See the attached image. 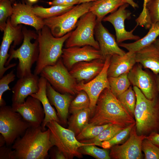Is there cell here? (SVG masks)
Instances as JSON below:
<instances>
[{
    "instance_id": "6da1fadb",
    "label": "cell",
    "mask_w": 159,
    "mask_h": 159,
    "mask_svg": "<svg viewBox=\"0 0 159 159\" xmlns=\"http://www.w3.org/2000/svg\"><path fill=\"white\" fill-rule=\"evenodd\" d=\"M135 123L134 118L120 104L110 89L100 95L89 123L96 125L111 124L125 128Z\"/></svg>"
},
{
    "instance_id": "7a4b0ae2",
    "label": "cell",
    "mask_w": 159,
    "mask_h": 159,
    "mask_svg": "<svg viewBox=\"0 0 159 159\" xmlns=\"http://www.w3.org/2000/svg\"><path fill=\"white\" fill-rule=\"evenodd\" d=\"M48 128L42 130L41 126L30 127L14 141L11 148L15 159H45L48 158L50 149L54 146L50 140Z\"/></svg>"
},
{
    "instance_id": "3957f363",
    "label": "cell",
    "mask_w": 159,
    "mask_h": 159,
    "mask_svg": "<svg viewBox=\"0 0 159 159\" xmlns=\"http://www.w3.org/2000/svg\"><path fill=\"white\" fill-rule=\"evenodd\" d=\"M136 102L134 113L135 126L139 135L159 133V101L156 97L147 99L140 90L133 86Z\"/></svg>"
},
{
    "instance_id": "277c9868",
    "label": "cell",
    "mask_w": 159,
    "mask_h": 159,
    "mask_svg": "<svg viewBox=\"0 0 159 159\" xmlns=\"http://www.w3.org/2000/svg\"><path fill=\"white\" fill-rule=\"evenodd\" d=\"M22 32L24 38L22 44L16 49L12 45L11 46L9 51V57L5 64L6 67L13 59H18L16 76L19 78L32 73V67L37 61L39 54L37 34L25 26L22 27Z\"/></svg>"
},
{
    "instance_id": "5b68a950",
    "label": "cell",
    "mask_w": 159,
    "mask_h": 159,
    "mask_svg": "<svg viewBox=\"0 0 159 159\" xmlns=\"http://www.w3.org/2000/svg\"><path fill=\"white\" fill-rule=\"evenodd\" d=\"M71 32L62 37H56L45 25L38 31L39 54L34 74L40 75L45 67L55 64L61 57L64 44L70 36Z\"/></svg>"
},
{
    "instance_id": "8992f818",
    "label": "cell",
    "mask_w": 159,
    "mask_h": 159,
    "mask_svg": "<svg viewBox=\"0 0 159 159\" xmlns=\"http://www.w3.org/2000/svg\"><path fill=\"white\" fill-rule=\"evenodd\" d=\"M46 127L50 130L51 143L63 153L66 159H72L74 157L82 158V154L78 149L87 144L78 140L72 131L64 127L54 120L48 122Z\"/></svg>"
},
{
    "instance_id": "52a82bcc",
    "label": "cell",
    "mask_w": 159,
    "mask_h": 159,
    "mask_svg": "<svg viewBox=\"0 0 159 159\" xmlns=\"http://www.w3.org/2000/svg\"><path fill=\"white\" fill-rule=\"evenodd\" d=\"M92 2L77 4L60 15L44 19V25L49 28L54 37H62L76 27L80 17L89 11Z\"/></svg>"
},
{
    "instance_id": "ba28073f",
    "label": "cell",
    "mask_w": 159,
    "mask_h": 159,
    "mask_svg": "<svg viewBox=\"0 0 159 159\" xmlns=\"http://www.w3.org/2000/svg\"><path fill=\"white\" fill-rule=\"evenodd\" d=\"M30 126L12 107L5 105L0 107V133L7 146L12 145Z\"/></svg>"
},
{
    "instance_id": "9c48e42d",
    "label": "cell",
    "mask_w": 159,
    "mask_h": 159,
    "mask_svg": "<svg viewBox=\"0 0 159 159\" xmlns=\"http://www.w3.org/2000/svg\"><path fill=\"white\" fill-rule=\"evenodd\" d=\"M96 22V16L90 11L82 16L77 23L75 29L72 31L65 41V48L90 45L100 50L99 43L94 37Z\"/></svg>"
},
{
    "instance_id": "30bf717a",
    "label": "cell",
    "mask_w": 159,
    "mask_h": 159,
    "mask_svg": "<svg viewBox=\"0 0 159 159\" xmlns=\"http://www.w3.org/2000/svg\"><path fill=\"white\" fill-rule=\"evenodd\" d=\"M40 75L59 93L74 95L77 92L76 89L77 83L64 64L61 57L54 65L45 67Z\"/></svg>"
},
{
    "instance_id": "8fae6325",
    "label": "cell",
    "mask_w": 159,
    "mask_h": 159,
    "mask_svg": "<svg viewBox=\"0 0 159 159\" xmlns=\"http://www.w3.org/2000/svg\"><path fill=\"white\" fill-rule=\"evenodd\" d=\"M22 25L19 24L16 26H12L10 21V17L7 21L6 25L3 31V36L0 47V78H1L9 69L16 65V63L9 64L6 67L5 64L9 57L8 54L11 45L14 48L21 43L24 37L22 32Z\"/></svg>"
},
{
    "instance_id": "7c38bea8",
    "label": "cell",
    "mask_w": 159,
    "mask_h": 159,
    "mask_svg": "<svg viewBox=\"0 0 159 159\" xmlns=\"http://www.w3.org/2000/svg\"><path fill=\"white\" fill-rule=\"evenodd\" d=\"M111 56L108 55L106 57L104 67L97 76L87 83L80 82L77 83L76 87L77 92L83 90L88 95L90 100L89 108L92 116L94 113L97 101L100 95L105 89L107 88L110 89L107 70Z\"/></svg>"
},
{
    "instance_id": "4fadbf2b",
    "label": "cell",
    "mask_w": 159,
    "mask_h": 159,
    "mask_svg": "<svg viewBox=\"0 0 159 159\" xmlns=\"http://www.w3.org/2000/svg\"><path fill=\"white\" fill-rule=\"evenodd\" d=\"M146 136L139 135L135 125L131 130L129 136L121 145H117L110 148V156L113 159H142V144Z\"/></svg>"
},
{
    "instance_id": "5bb4252c",
    "label": "cell",
    "mask_w": 159,
    "mask_h": 159,
    "mask_svg": "<svg viewBox=\"0 0 159 159\" xmlns=\"http://www.w3.org/2000/svg\"><path fill=\"white\" fill-rule=\"evenodd\" d=\"M12 6L13 13L10 17L12 26L24 24L33 27L38 31L45 25L43 19L33 12L32 4L23 1L15 3Z\"/></svg>"
},
{
    "instance_id": "9a60e30c",
    "label": "cell",
    "mask_w": 159,
    "mask_h": 159,
    "mask_svg": "<svg viewBox=\"0 0 159 159\" xmlns=\"http://www.w3.org/2000/svg\"><path fill=\"white\" fill-rule=\"evenodd\" d=\"M129 4L125 3L121 6L116 11L105 16L102 21L110 23L113 26L115 31L116 41L118 44L128 40L137 41L140 39L138 36L134 35L133 32L135 28L130 31L126 30L125 21L129 19L131 13L126 9Z\"/></svg>"
},
{
    "instance_id": "2e32d148",
    "label": "cell",
    "mask_w": 159,
    "mask_h": 159,
    "mask_svg": "<svg viewBox=\"0 0 159 159\" xmlns=\"http://www.w3.org/2000/svg\"><path fill=\"white\" fill-rule=\"evenodd\" d=\"M62 62L69 71L75 63L96 59H104L100 50L90 45L63 48L61 56Z\"/></svg>"
},
{
    "instance_id": "e0dca14e",
    "label": "cell",
    "mask_w": 159,
    "mask_h": 159,
    "mask_svg": "<svg viewBox=\"0 0 159 159\" xmlns=\"http://www.w3.org/2000/svg\"><path fill=\"white\" fill-rule=\"evenodd\" d=\"M13 109L18 112L31 127L41 126L45 117L44 109L40 101L29 96L23 103L12 105Z\"/></svg>"
},
{
    "instance_id": "ac0fdd59",
    "label": "cell",
    "mask_w": 159,
    "mask_h": 159,
    "mask_svg": "<svg viewBox=\"0 0 159 159\" xmlns=\"http://www.w3.org/2000/svg\"><path fill=\"white\" fill-rule=\"evenodd\" d=\"M105 59H96L74 64L69 71L77 83H87L93 79L102 70Z\"/></svg>"
},
{
    "instance_id": "d6986e66",
    "label": "cell",
    "mask_w": 159,
    "mask_h": 159,
    "mask_svg": "<svg viewBox=\"0 0 159 159\" xmlns=\"http://www.w3.org/2000/svg\"><path fill=\"white\" fill-rule=\"evenodd\" d=\"M94 35L104 59L108 55H123L126 53L119 47L114 36L104 26L101 21H97Z\"/></svg>"
},
{
    "instance_id": "ffe728a7",
    "label": "cell",
    "mask_w": 159,
    "mask_h": 159,
    "mask_svg": "<svg viewBox=\"0 0 159 159\" xmlns=\"http://www.w3.org/2000/svg\"><path fill=\"white\" fill-rule=\"evenodd\" d=\"M38 75L34 73L19 78L12 89V105L22 104L25 99L39 90Z\"/></svg>"
},
{
    "instance_id": "44dd1931",
    "label": "cell",
    "mask_w": 159,
    "mask_h": 159,
    "mask_svg": "<svg viewBox=\"0 0 159 159\" xmlns=\"http://www.w3.org/2000/svg\"><path fill=\"white\" fill-rule=\"evenodd\" d=\"M128 77L131 84L139 89L147 99L152 100L156 97L153 79L141 66L135 64L128 73Z\"/></svg>"
},
{
    "instance_id": "7402d4cb",
    "label": "cell",
    "mask_w": 159,
    "mask_h": 159,
    "mask_svg": "<svg viewBox=\"0 0 159 159\" xmlns=\"http://www.w3.org/2000/svg\"><path fill=\"white\" fill-rule=\"evenodd\" d=\"M46 94L50 104L56 109L61 123L66 125L67 122L70 105L73 98L72 95L68 93H59L55 90L47 82Z\"/></svg>"
},
{
    "instance_id": "603a6c76",
    "label": "cell",
    "mask_w": 159,
    "mask_h": 159,
    "mask_svg": "<svg viewBox=\"0 0 159 159\" xmlns=\"http://www.w3.org/2000/svg\"><path fill=\"white\" fill-rule=\"evenodd\" d=\"M136 63L135 52L128 51L123 55H111L107 70L108 77H116L128 73Z\"/></svg>"
},
{
    "instance_id": "cb8c5ba5",
    "label": "cell",
    "mask_w": 159,
    "mask_h": 159,
    "mask_svg": "<svg viewBox=\"0 0 159 159\" xmlns=\"http://www.w3.org/2000/svg\"><path fill=\"white\" fill-rule=\"evenodd\" d=\"M47 81L44 77L40 76L39 79V90L31 96L39 100L41 102L45 112V117L41 125L42 131L47 129L46 124L51 120H54L61 124L57 114L49 102L46 94Z\"/></svg>"
},
{
    "instance_id": "d4e9b609",
    "label": "cell",
    "mask_w": 159,
    "mask_h": 159,
    "mask_svg": "<svg viewBox=\"0 0 159 159\" xmlns=\"http://www.w3.org/2000/svg\"><path fill=\"white\" fill-rule=\"evenodd\" d=\"M136 62L159 75V50L153 43L135 52Z\"/></svg>"
},
{
    "instance_id": "484cf974",
    "label": "cell",
    "mask_w": 159,
    "mask_h": 159,
    "mask_svg": "<svg viewBox=\"0 0 159 159\" xmlns=\"http://www.w3.org/2000/svg\"><path fill=\"white\" fill-rule=\"evenodd\" d=\"M125 3L123 0H96L92 1L89 11L95 15L97 21H102L106 15Z\"/></svg>"
},
{
    "instance_id": "4316f807",
    "label": "cell",
    "mask_w": 159,
    "mask_h": 159,
    "mask_svg": "<svg viewBox=\"0 0 159 159\" xmlns=\"http://www.w3.org/2000/svg\"><path fill=\"white\" fill-rule=\"evenodd\" d=\"M159 36V23L157 22L152 24L147 34L142 38L132 43H121L119 45L128 51L136 52L153 43Z\"/></svg>"
},
{
    "instance_id": "83f0119b",
    "label": "cell",
    "mask_w": 159,
    "mask_h": 159,
    "mask_svg": "<svg viewBox=\"0 0 159 159\" xmlns=\"http://www.w3.org/2000/svg\"><path fill=\"white\" fill-rule=\"evenodd\" d=\"M91 115V112L89 108L72 114L67 122L68 128L72 131L76 136L89 123Z\"/></svg>"
},
{
    "instance_id": "f1b7e54d",
    "label": "cell",
    "mask_w": 159,
    "mask_h": 159,
    "mask_svg": "<svg viewBox=\"0 0 159 159\" xmlns=\"http://www.w3.org/2000/svg\"><path fill=\"white\" fill-rule=\"evenodd\" d=\"M74 6L54 5L45 8L37 6L33 7L32 10L37 16L44 19L60 15L70 10Z\"/></svg>"
},
{
    "instance_id": "f546056e",
    "label": "cell",
    "mask_w": 159,
    "mask_h": 159,
    "mask_svg": "<svg viewBox=\"0 0 159 159\" xmlns=\"http://www.w3.org/2000/svg\"><path fill=\"white\" fill-rule=\"evenodd\" d=\"M128 73L122 74L116 77H109L110 89L117 98L130 87L131 83L128 77Z\"/></svg>"
},
{
    "instance_id": "4dcf8cb0",
    "label": "cell",
    "mask_w": 159,
    "mask_h": 159,
    "mask_svg": "<svg viewBox=\"0 0 159 159\" xmlns=\"http://www.w3.org/2000/svg\"><path fill=\"white\" fill-rule=\"evenodd\" d=\"M124 128L119 125L112 124L92 139L80 141L86 144H92L100 146L102 142L109 140Z\"/></svg>"
},
{
    "instance_id": "1f68e13d",
    "label": "cell",
    "mask_w": 159,
    "mask_h": 159,
    "mask_svg": "<svg viewBox=\"0 0 159 159\" xmlns=\"http://www.w3.org/2000/svg\"><path fill=\"white\" fill-rule=\"evenodd\" d=\"M117 98L122 107L134 117L136 97L133 88L130 86L127 90L118 96Z\"/></svg>"
},
{
    "instance_id": "d6a6232c",
    "label": "cell",
    "mask_w": 159,
    "mask_h": 159,
    "mask_svg": "<svg viewBox=\"0 0 159 159\" xmlns=\"http://www.w3.org/2000/svg\"><path fill=\"white\" fill-rule=\"evenodd\" d=\"M135 125V123L124 128L110 139L102 142L99 146L109 149L114 145L123 143L128 138L131 130Z\"/></svg>"
},
{
    "instance_id": "836d02e7",
    "label": "cell",
    "mask_w": 159,
    "mask_h": 159,
    "mask_svg": "<svg viewBox=\"0 0 159 159\" xmlns=\"http://www.w3.org/2000/svg\"><path fill=\"white\" fill-rule=\"evenodd\" d=\"M77 93L76 97L71 101L69 107V112L72 114L89 108L90 106V100L87 93L82 90L78 91Z\"/></svg>"
},
{
    "instance_id": "e575fe53",
    "label": "cell",
    "mask_w": 159,
    "mask_h": 159,
    "mask_svg": "<svg viewBox=\"0 0 159 159\" xmlns=\"http://www.w3.org/2000/svg\"><path fill=\"white\" fill-rule=\"evenodd\" d=\"M112 124L96 125L90 123L77 136L76 138L79 141L87 140L95 138L105 129Z\"/></svg>"
},
{
    "instance_id": "d590c367",
    "label": "cell",
    "mask_w": 159,
    "mask_h": 159,
    "mask_svg": "<svg viewBox=\"0 0 159 159\" xmlns=\"http://www.w3.org/2000/svg\"><path fill=\"white\" fill-rule=\"evenodd\" d=\"M78 151L82 154L90 155L97 159H111L108 149L100 148L92 144L81 146Z\"/></svg>"
},
{
    "instance_id": "8d00e7d4",
    "label": "cell",
    "mask_w": 159,
    "mask_h": 159,
    "mask_svg": "<svg viewBox=\"0 0 159 159\" xmlns=\"http://www.w3.org/2000/svg\"><path fill=\"white\" fill-rule=\"evenodd\" d=\"M11 2L10 0H0V30L1 32L5 29L7 20L13 13Z\"/></svg>"
},
{
    "instance_id": "74e56055",
    "label": "cell",
    "mask_w": 159,
    "mask_h": 159,
    "mask_svg": "<svg viewBox=\"0 0 159 159\" xmlns=\"http://www.w3.org/2000/svg\"><path fill=\"white\" fill-rule=\"evenodd\" d=\"M142 150L145 159H159V148L151 141L145 138L142 144Z\"/></svg>"
},
{
    "instance_id": "f35d334b",
    "label": "cell",
    "mask_w": 159,
    "mask_h": 159,
    "mask_svg": "<svg viewBox=\"0 0 159 159\" xmlns=\"http://www.w3.org/2000/svg\"><path fill=\"white\" fill-rule=\"evenodd\" d=\"M15 76L13 69L0 78V107L6 105V102L2 98V95L5 91L11 90L9 85L15 80Z\"/></svg>"
},
{
    "instance_id": "ab89813d",
    "label": "cell",
    "mask_w": 159,
    "mask_h": 159,
    "mask_svg": "<svg viewBox=\"0 0 159 159\" xmlns=\"http://www.w3.org/2000/svg\"><path fill=\"white\" fill-rule=\"evenodd\" d=\"M147 8L152 24L159 23V0H150Z\"/></svg>"
},
{
    "instance_id": "60d3db41",
    "label": "cell",
    "mask_w": 159,
    "mask_h": 159,
    "mask_svg": "<svg viewBox=\"0 0 159 159\" xmlns=\"http://www.w3.org/2000/svg\"><path fill=\"white\" fill-rule=\"evenodd\" d=\"M0 159H15L14 150L6 145L0 147Z\"/></svg>"
},
{
    "instance_id": "b9f144b4",
    "label": "cell",
    "mask_w": 159,
    "mask_h": 159,
    "mask_svg": "<svg viewBox=\"0 0 159 159\" xmlns=\"http://www.w3.org/2000/svg\"><path fill=\"white\" fill-rule=\"evenodd\" d=\"M150 0H143V8L142 11L137 18L138 20L141 23H146L150 20L149 12L147 8V4Z\"/></svg>"
},
{
    "instance_id": "7bdbcfd3",
    "label": "cell",
    "mask_w": 159,
    "mask_h": 159,
    "mask_svg": "<svg viewBox=\"0 0 159 159\" xmlns=\"http://www.w3.org/2000/svg\"><path fill=\"white\" fill-rule=\"evenodd\" d=\"M79 0H52L47 3L50 6L58 5L63 6H74L79 4Z\"/></svg>"
},
{
    "instance_id": "ee69618b",
    "label": "cell",
    "mask_w": 159,
    "mask_h": 159,
    "mask_svg": "<svg viewBox=\"0 0 159 159\" xmlns=\"http://www.w3.org/2000/svg\"><path fill=\"white\" fill-rule=\"evenodd\" d=\"M49 156L51 159H66L63 153L56 147V149H52V148L49 150Z\"/></svg>"
},
{
    "instance_id": "f6af8a7d",
    "label": "cell",
    "mask_w": 159,
    "mask_h": 159,
    "mask_svg": "<svg viewBox=\"0 0 159 159\" xmlns=\"http://www.w3.org/2000/svg\"><path fill=\"white\" fill-rule=\"evenodd\" d=\"M145 138L151 141L159 148V133L155 132H152L146 136Z\"/></svg>"
},
{
    "instance_id": "bcb514c9",
    "label": "cell",
    "mask_w": 159,
    "mask_h": 159,
    "mask_svg": "<svg viewBox=\"0 0 159 159\" xmlns=\"http://www.w3.org/2000/svg\"><path fill=\"white\" fill-rule=\"evenodd\" d=\"M125 3H127L130 5L134 9L138 7V4L133 0H123Z\"/></svg>"
},
{
    "instance_id": "7dc6e473",
    "label": "cell",
    "mask_w": 159,
    "mask_h": 159,
    "mask_svg": "<svg viewBox=\"0 0 159 159\" xmlns=\"http://www.w3.org/2000/svg\"><path fill=\"white\" fill-rule=\"evenodd\" d=\"M6 144V141L5 138L3 135L0 134V147H2Z\"/></svg>"
},
{
    "instance_id": "c3c4849f",
    "label": "cell",
    "mask_w": 159,
    "mask_h": 159,
    "mask_svg": "<svg viewBox=\"0 0 159 159\" xmlns=\"http://www.w3.org/2000/svg\"><path fill=\"white\" fill-rule=\"evenodd\" d=\"M153 43L159 50V36Z\"/></svg>"
},
{
    "instance_id": "681fc988",
    "label": "cell",
    "mask_w": 159,
    "mask_h": 159,
    "mask_svg": "<svg viewBox=\"0 0 159 159\" xmlns=\"http://www.w3.org/2000/svg\"><path fill=\"white\" fill-rule=\"evenodd\" d=\"M96 0H79V4L86 2H89L94 1Z\"/></svg>"
},
{
    "instance_id": "f907efd6",
    "label": "cell",
    "mask_w": 159,
    "mask_h": 159,
    "mask_svg": "<svg viewBox=\"0 0 159 159\" xmlns=\"http://www.w3.org/2000/svg\"><path fill=\"white\" fill-rule=\"evenodd\" d=\"M38 1V0H27L28 2L32 4L36 3Z\"/></svg>"
},
{
    "instance_id": "816d5d0a",
    "label": "cell",
    "mask_w": 159,
    "mask_h": 159,
    "mask_svg": "<svg viewBox=\"0 0 159 159\" xmlns=\"http://www.w3.org/2000/svg\"><path fill=\"white\" fill-rule=\"evenodd\" d=\"M157 85L158 90L159 91V75L158 76L157 79Z\"/></svg>"
},
{
    "instance_id": "f5cc1de1",
    "label": "cell",
    "mask_w": 159,
    "mask_h": 159,
    "mask_svg": "<svg viewBox=\"0 0 159 159\" xmlns=\"http://www.w3.org/2000/svg\"><path fill=\"white\" fill-rule=\"evenodd\" d=\"M10 0L11 1V2L12 1H13V0Z\"/></svg>"
}]
</instances>
